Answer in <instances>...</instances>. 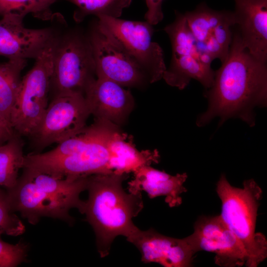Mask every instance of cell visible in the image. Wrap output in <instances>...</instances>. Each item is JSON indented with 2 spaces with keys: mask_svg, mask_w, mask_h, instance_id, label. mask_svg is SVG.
<instances>
[{
  "mask_svg": "<svg viewBox=\"0 0 267 267\" xmlns=\"http://www.w3.org/2000/svg\"><path fill=\"white\" fill-rule=\"evenodd\" d=\"M127 240L140 251L141 261L165 267H189L196 253L188 236L177 238L162 234L153 228H137Z\"/></svg>",
  "mask_w": 267,
  "mask_h": 267,
  "instance_id": "15",
  "label": "cell"
},
{
  "mask_svg": "<svg viewBox=\"0 0 267 267\" xmlns=\"http://www.w3.org/2000/svg\"><path fill=\"white\" fill-rule=\"evenodd\" d=\"M118 130V126L107 122L96 137L75 153L48 160H33L25 156L24 167L59 178L112 173L110 168V142Z\"/></svg>",
  "mask_w": 267,
  "mask_h": 267,
  "instance_id": "10",
  "label": "cell"
},
{
  "mask_svg": "<svg viewBox=\"0 0 267 267\" xmlns=\"http://www.w3.org/2000/svg\"><path fill=\"white\" fill-rule=\"evenodd\" d=\"M97 18L98 25L138 64L150 83L163 79L167 67L162 48L152 40V25L146 21L127 20L105 15Z\"/></svg>",
  "mask_w": 267,
  "mask_h": 267,
  "instance_id": "9",
  "label": "cell"
},
{
  "mask_svg": "<svg viewBox=\"0 0 267 267\" xmlns=\"http://www.w3.org/2000/svg\"><path fill=\"white\" fill-rule=\"evenodd\" d=\"M24 17L15 13L2 16L0 20V55L8 59H36L58 35L50 27H25Z\"/></svg>",
  "mask_w": 267,
  "mask_h": 267,
  "instance_id": "14",
  "label": "cell"
},
{
  "mask_svg": "<svg viewBox=\"0 0 267 267\" xmlns=\"http://www.w3.org/2000/svg\"><path fill=\"white\" fill-rule=\"evenodd\" d=\"M25 231L24 224L11 208L6 189L0 187V235L16 236Z\"/></svg>",
  "mask_w": 267,
  "mask_h": 267,
  "instance_id": "24",
  "label": "cell"
},
{
  "mask_svg": "<svg viewBox=\"0 0 267 267\" xmlns=\"http://www.w3.org/2000/svg\"><path fill=\"white\" fill-rule=\"evenodd\" d=\"M28 249L25 242L11 244L0 239V267H15L25 262Z\"/></svg>",
  "mask_w": 267,
  "mask_h": 267,
  "instance_id": "25",
  "label": "cell"
},
{
  "mask_svg": "<svg viewBox=\"0 0 267 267\" xmlns=\"http://www.w3.org/2000/svg\"><path fill=\"white\" fill-rule=\"evenodd\" d=\"M95 76L88 36L75 30L58 33L54 42L50 85L52 97L67 92L84 94Z\"/></svg>",
  "mask_w": 267,
  "mask_h": 267,
  "instance_id": "6",
  "label": "cell"
},
{
  "mask_svg": "<svg viewBox=\"0 0 267 267\" xmlns=\"http://www.w3.org/2000/svg\"><path fill=\"white\" fill-rule=\"evenodd\" d=\"M110 148V168L113 173L118 174L134 172L142 166L157 163L160 160V155L156 149L138 150L132 137L119 130L112 136Z\"/></svg>",
  "mask_w": 267,
  "mask_h": 267,
  "instance_id": "19",
  "label": "cell"
},
{
  "mask_svg": "<svg viewBox=\"0 0 267 267\" xmlns=\"http://www.w3.org/2000/svg\"><path fill=\"white\" fill-rule=\"evenodd\" d=\"M23 169L15 186L6 190L12 210L33 225L43 217L72 224L69 211H82L84 201L80 195L87 189L89 176L59 178L34 169Z\"/></svg>",
  "mask_w": 267,
  "mask_h": 267,
  "instance_id": "3",
  "label": "cell"
},
{
  "mask_svg": "<svg viewBox=\"0 0 267 267\" xmlns=\"http://www.w3.org/2000/svg\"><path fill=\"white\" fill-rule=\"evenodd\" d=\"M15 134L10 123L0 114V145L7 142Z\"/></svg>",
  "mask_w": 267,
  "mask_h": 267,
  "instance_id": "27",
  "label": "cell"
},
{
  "mask_svg": "<svg viewBox=\"0 0 267 267\" xmlns=\"http://www.w3.org/2000/svg\"><path fill=\"white\" fill-rule=\"evenodd\" d=\"M188 236L196 253L205 251L214 253L215 263L220 267L246 265L247 256L242 244L220 215L199 218L193 232Z\"/></svg>",
  "mask_w": 267,
  "mask_h": 267,
  "instance_id": "13",
  "label": "cell"
},
{
  "mask_svg": "<svg viewBox=\"0 0 267 267\" xmlns=\"http://www.w3.org/2000/svg\"><path fill=\"white\" fill-rule=\"evenodd\" d=\"M205 95L208 107L198 117V127L217 117L220 118L219 125L229 118H237L254 126L255 108L267 106V63L250 53L238 31L233 33L228 55L215 71L213 84Z\"/></svg>",
  "mask_w": 267,
  "mask_h": 267,
  "instance_id": "1",
  "label": "cell"
},
{
  "mask_svg": "<svg viewBox=\"0 0 267 267\" xmlns=\"http://www.w3.org/2000/svg\"><path fill=\"white\" fill-rule=\"evenodd\" d=\"M77 7L74 14L77 22H82L86 17L94 15L119 18L124 8L128 7L132 0H66Z\"/></svg>",
  "mask_w": 267,
  "mask_h": 267,
  "instance_id": "22",
  "label": "cell"
},
{
  "mask_svg": "<svg viewBox=\"0 0 267 267\" xmlns=\"http://www.w3.org/2000/svg\"><path fill=\"white\" fill-rule=\"evenodd\" d=\"M133 173L134 178L128 182L129 192L144 191L150 198L165 196V201L170 207L181 204L180 195L187 191L183 185L187 178L186 173L172 176L150 165L142 166Z\"/></svg>",
  "mask_w": 267,
  "mask_h": 267,
  "instance_id": "18",
  "label": "cell"
},
{
  "mask_svg": "<svg viewBox=\"0 0 267 267\" xmlns=\"http://www.w3.org/2000/svg\"><path fill=\"white\" fill-rule=\"evenodd\" d=\"M26 59H8L0 63V114L10 123V117Z\"/></svg>",
  "mask_w": 267,
  "mask_h": 267,
  "instance_id": "21",
  "label": "cell"
},
{
  "mask_svg": "<svg viewBox=\"0 0 267 267\" xmlns=\"http://www.w3.org/2000/svg\"><path fill=\"white\" fill-rule=\"evenodd\" d=\"M55 39L20 80L10 123L22 136L29 137L34 133L48 106Z\"/></svg>",
  "mask_w": 267,
  "mask_h": 267,
  "instance_id": "7",
  "label": "cell"
},
{
  "mask_svg": "<svg viewBox=\"0 0 267 267\" xmlns=\"http://www.w3.org/2000/svg\"><path fill=\"white\" fill-rule=\"evenodd\" d=\"M87 36L96 77L111 80L124 87H138L149 82L138 64L97 23Z\"/></svg>",
  "mask_w": 267,
  "mask_h": 267,
  "instance_id": "11",
  "label": "cell"
},
{
  "mask_svg": "<svg viewBox=\"0 0 267 267\" xmlns=\"http://www.w3.org/2000/svg\"><path fill=\"white\" fill-rule=\"evenodd\" d=\"M90 112L84 94L60 93L52 97L43 118L29 137L34 149L41 153L53 144H58L81 132Z\"/></svg>",
  "mask_w": 267,
  "mask_h": 267,
  "instance_id": "8",
  "label": "cell"
},
{
  "mask_svg": "<svg viewBox=\"0 0 267 267\" xmlns=\"http://www.w3.org/2000/svg\"><path fill=\"white\" fill-rule=\"evenodd\" d=\"M164 30L170 38L172 55L163 79L170 86L184 89L190 81H198L206 90L212 86L215 71L214 60L198 42L191 31L184 14L176 11V18Z\"/></svg>",
  "mask_w": 267,
  "mask_h": 267,
  "instance_id": "5",
  "label": "cell"
},
{
  "mask_svg": "<svg viewBox=\"0 0 267 267\" xmlns=\"http://www.w3.org/2000/svg\"><path fill=\"white\" fill-rule=\"evenodd\" d=\"M84 96L90 114L95 119L118 126L123 123L134 106L130 90L111 80L96 78L86 89Z\"/></svg>",
  "mask_w": 267,
  "mask_h": 267,
  "instance_id": "16",
  "label": "cell"
},
{
  "mask_svg": "<svg viewBox=\"0 0 267 267\" xmlns=\"http://www.w3.org/2000/svg\"><path fill=\"white\" fill-rule=\"evenodd\" d=\"M235 26L244 46L260 61H267V0H234Z\"/></svg>",
  "mask_w": 267,
  "mask_h": 267,
  "instance_id": "17",
  "label": "cell"
},
{
  "mask_svg": "<svg viewBox=\"0 0 267 267\" xmlns=\"http://www.w3.org/2000/svg\"><path fill=\"white\" fill-rule=\"evenodd\" d=\"M147 10L145 14L146 21L153 26L161 21L164 17L162 11L163 0H145Z\"/></svg>",
  "mask_w": 267,
  "mask_h": 267,
  "instance_id": "26",
  "label": "cell"
},
{
  "mask_svg": "<svg viewBox=\"0 0 267 267\" xmlns=\"http://www.w3.org/2000/svg\"><path fill=\"white\" fill-rule=\"evenodd\" d=\"M243 187L231 185L224 174L217 184L221 203V219L242 244L248 267H257L267 257V240L256 232V221L262 190L253 178L245 180Z\"/></svg>",
  "mask_w": 267,
  "mask_h": 267,
  "instance_id": "4",
  "label": "cell"
},
{
  "mask_svg": "<svg viewBox=\"0 0 267 267\" xmlns=\"http://www.w3.org/2000/svg\"><path fill=\"white\" fill-rule=\"evenodd\" d=\"M59 0H0V15L15 13L25 16L32 14L42 20L52 15L50 6Z\"/></svg>",
  "mask_w": 267,
  "mask_h": 267,
  "instance_id": "23",
  "label": "cell"
},
{
  "mask_svg": "<svg viewBox=\"0 0 267 267\" xmlns=\"http://www.w3.org/2000/svg\"><path fill=\"white\" fill-rule=\"evenodd\" d=\"M127 174L114 173L88 177V198L81 212L92 226L101 258L109 253L111 245L119 235L126 238L138 228L133 222L143 208L141 193H127L122 186Z\"/></svg>",
  "mask_w": 267,
  "mask_h": 267,
  "instance_id": "2",
  "label": "cell"
},
{
  "mask_svg": "<svg viewBox=\"0 0 267 267\" xmlns=\"http://www.w3.org/2000/svg\"><path fill=\"white\" fill-rule=\"evenodd\" d=\"M194 37L213 60L223 62L231 43L235 20L233 11L216 10L205 2L184 13Z\"/></svg>",
  "mask_w": 267,
  "mask_h": 267,
  "instance_id": "12",
  "label": "cell"
},
{
  "mask_svg": "<svg viewBox=\"0 0 267 267\" xmlns=\"http://www.w3.org/2000/svg\"><path fill=\"white\" fill-rule=\"evenodd\" d=\"M22 136L16 134L0 145V187L6 190L15 186L18 173L24 165V142Z\"/></svg>",
  "mask_w": 267,
  "mask_h": 267,
  "instance_id": "20",
  "label": "cell"
}]
</instances>
